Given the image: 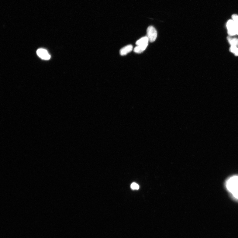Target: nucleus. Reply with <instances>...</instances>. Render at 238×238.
Instances as JSON below:
<instances>
[{
    "mask_svg": "<svg viewBox=\"0 0 238 238\" xmlns=\"http://www.w3.org/2000/svg\"><path fill=\"white\" fill-rule=\"evenodd\" d=\"M227 188L235 198L238 194V176H234L230 178L227 182Z\"/></svg>",
    "mask_w": 238,
    "mask_h": 238,
    "instance_id": "nucleus-1",
    "label": "nucleus"
},
{
    "mask_svg": "<svg viewBox=\"0 0 238 238\" xmlns=\"http://www.w3.org/2000/svg\"><path fill=\"white\" fill-rule=\"evenodd\" d=\"M147 36L150 42L153 43L156 40L157 36V30L153 26L148 27L147 30Z\"/></svg>",
    "mask_w": 238,
    "mask_h": 238,
    "instance_id": "nucleus-2",
    "label": "nucleus"
},
{
    "mask_svg": "<svg viewBox=\"0 0 238 238\" xmlns=\"http://www.w3.org/2000/svg\"><path fill=\"white\" fill-rule=\"evenodd\" d=\"M227 33L230 36H232L237 34V28L236 24L232 20H230L227 22Z\"/></svg>",
    "mask_w": 238,
    "mask_h": 238,
    "instance_id": "nucleus-3",
    "label": "nucleus"
},
{
    "mask_svg": "<svg viewBox=\"0 0 238 238\" xmlns=\"http://www.w3.org/2000/svg\"><path fill=\"white\" fill-rule=\"evenodd\" d=\"M37 56L42 59L44 60H49L51 58L50 55L48 51L43 48H40L36 52Z\"/></svg>",
    "mask_w": 238,
    "mask_h": 238,
    "instance_id": "nucleus-4",
    "label": "nucleus"
},
{
    "mask_svg": "<svg viewBox=\"0 0 238 238\" xmlns=\"http://www.w3.org/2000/svg\"><path fill=\"white\" fill-rule=\"evenodd\" d=\"M133 46L131 45H129L122 48L120 50V54L122 56H125L128 53L131 52Z\"/></svg>",
    "mask_w": 238,
    "mask_h": 238,
    "instance_id": "nucleus-5",
    "label": "nucleus"
},
{
    "mask_svg": "<svg viewBox=\"0 0 238 238\" xmlns=\"http://www.w3.org/2000/svg\"><path fill=\"white\" fill-rule=\"evenodd\" d=\"M149 41L147 36H144L138 40L136 44L137 46L146 45H148Z\"/></svg>",
    "mask_w": 238,
    "mask_h": 238,
    "instance_id": "nucleus-6",
    "label": "nucleus"
},
{
    "mask_svg": "<svg viewBox=\"0 0 238 238\" xmlns=\"http://www.w3.org/2000/svg\"><path fill=\"white\" fill-rule=\"evenodd\" d=\"M227 40L231 46H236L238 47V39L237 38L232 37L229 36L227 37Z\"/></svg>",
    "mask_w": 238,
    "mask_h": 238,
    "instance_id": "nucleus-7",
    "label": "nucleus"
},
{
    "mask_svg": "<svg viewBox=\"0 0 238 238\" xmlns=\"http://www.w3.org/2000/svg\"><path fill=\"white\" fill-rule=\"evenodd\" d=\"M148 46V45L144 46H137L134 49V52L138 53H140L143 52L146 49L147 47Z\"/></svg>",
    "mask_w": 238,
    "mask_h": 238,
    "instance_id": "nucleus-8",
    "label": "nucleus"
},
{
    "mask_svg": "<svg viewBox=\"0 0 238 238\" xmlns=\"http://www.w3.org/2000/svg\"><path fill=\"white\" fill-rule=\"evenodd\" d=\"M230 51L236 56H238V47L236 46H231Z\"/></svg>",
    "mask_w": 238,
    "mask_h": 238,
    "instance_id": "nucleus-9",
    "label": "nucleus"
},
{
    "mask_svg": "<svg viewBox=\"0 0 238 238\" xmlns=\"http://www.w3.org/2000/svg\"><path fill=\"white\" fill-rule=\"evenodd\" d=\"M131 188L133 190H138L139 188V186L135 182H133L131 185Z\"/></svg>",
    "mask_w": 238,
    "mask_h": 238,
    "instance_id": "nucleus-10",
    "label": "nucleus"
},
{
    "mask_svg": "<svg viewBox=\"0 0 238 238\" xmlns=\"http://www.w3.org/2000/svg\"><path fill=\"white\" fill-rule=\"evenodd\" d=\"M232 18L236 26H238V15L236 14H233L232 16Z\"/></svg>",
    "mask_w": 238,
    "mask_h": 238,
    "instance_id": "nucleus-11",
    "label": "nucleus"
},
{
    "mask_svg": "<svg viewBox=\"0 0 238 238\" xmlns=\"http://www.w3.org/2000/svg\"><path fill=\"white\" fill-rule=\"evenodd\" d=\"M236 28H237V30H236L237 34V35H238V26H236Z\"/></svg>",
    "mask_w": 238,
    "mask_h": 238,
    "instance_id": "nucleus-12",
    "label": "nucleus"
}]
</instances>
